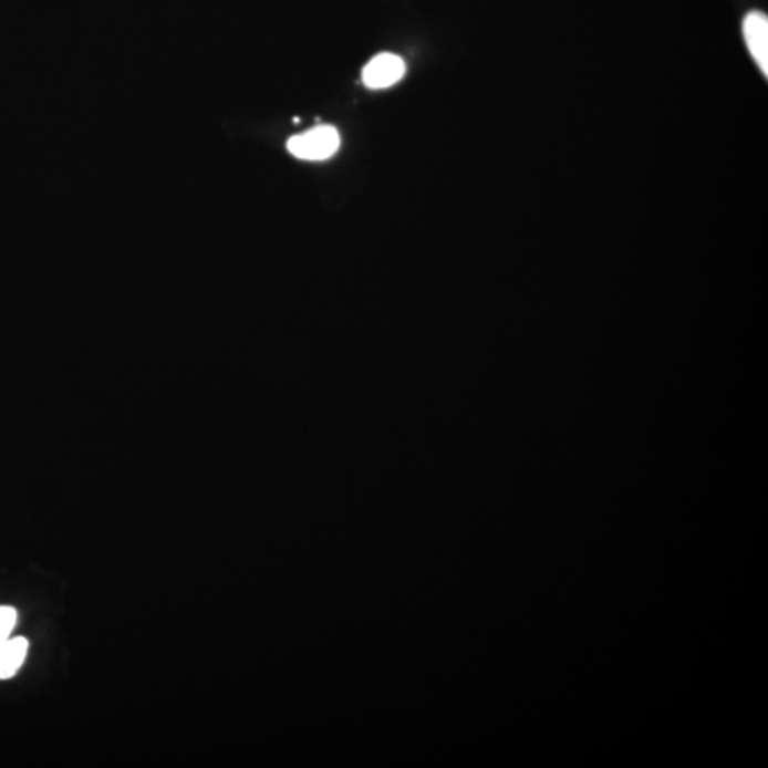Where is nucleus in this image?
<instances>
[{"label": "nucleus", "instance_id": "1", "mask_svg": "<svg viewBox=\"0 0 768 768\" xmlns=\"http://www.w3.org/2000/svg\"><path fill=\"white\" fill-rule=\"evenodd\" d=\"M341 146V136L335 127L319 126L299 136L289 138L288 149L292 156L309 162H321L332 157Z\"/></svg>", "mask_w": 768, "mask_h": 768}, {"label": "nucleus", "instance_id": "2", "mask_svg": "<svg viewBox=\"0 0 768 768\" xmlns=\"http://www.w3.org/2000/svg\"><path fill=\"white\" fill-rule=\"evenodd\" d=\"M406 64L403 59L392 53H381L373 58L363 69V83L369 89H386L393 86L404 76Z\"/></svg>", "mask_w": 768, "mask_h": 768}, {"label": "nucleus", "instance_id": "3", "mask_svg": "<svg viewBox=\"0 0 768 768\" xmlns=\"http://www.w3.org/2000/svg\"><path fill=\"white\" fill-rule=\"evenodd\" d=\"M743 34L750 54L761 72L768 73V19L762 12H750L743 20Z\"/></svg>", "mask_w": 768, "mask_h": 768}, {"label": "nucleus", "instance_id": "4", "mask_svg": "<svg viewBox=\"0 0 768 768\" xmlns=\"http://www.w3.org/2000/svg\"><path fill=\"white\" fill-rule=\"evenodd\" d=\"M29 642L27 637H10L0 645V681L12 679L27 660Z\"/></svg>", "mask_w": 768, "mask_h": 768}, {"label": "nucleus", "instance_id": "5", "mask_svg": "<svg viewBox=\"0 0 768 768\" xmlns=\"http://www.w3.org/2000/svg\"><path fill=\"white\" fill-rule=\"evenodd\" d=\"M18 622V612L12 606H0V645L12 637Z\"/></svg>", "mask_w": 768, "mask_h": 768}]
</instances>
